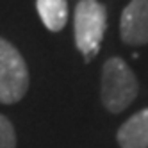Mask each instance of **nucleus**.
<instances>
[{
	"label": "nucleus",
	"instance_id": "f257e3e1",
	"mask_svg": "<svg viewBox=\"0 0 148 148\" xmlns=\"http://www.w3.org/2000/svg\"><path fill=\"white\" fill-rule=\"evenodd\" d=\"M137 95V80L129 64L111 57L102 68V102L111 112L125 111Z\"/></svg>",
	"mask_w": 148,
	"mask_h": 148
},
{
	"label": "nucleus",
	"instance_id": "f03ea898",
	"mask_svg": "<svg viewBox=\"0 0 148 148\" xmlns=\"http://www.w3.org/2000/svg\"><path fill=\"white\" fill-rule=\"evenodd\" d=\"M75 43L88 62L98 54L107 27L105 7L98 0H80L75 7Z\"/></svg>",
	"mask_w": 148,
	"mask_h": 148
},
{
	"label": "nucleus",
	"instance_id": "7ed1b4c3",
	"mask_svg": "<svg viewBox=\"0 0 148 148\" xmlns=\"http://www.w3.org/2000/svg\"><path fill=\"white\" fill-rule=\"evenodd\" d=\"M29 89V70L20 52L0 38V102L14 103Z\"/></svg>",
	"mask_w": 148,
	"mask_h": 148
},
{
	"label": "nucleus",
	"instance_id": "20e7f679",
	"mask_svg": "<svg viewBox=\"0 0 148 148\" xmlns=\"http://www.w3.org/2000/svg\"><path fill=\"white\" fill-rule=\"evenodd\" d=\"M120 30L127 45L148 43V0H130L121 13Z\"/></svg>",
	"mask_w": 148,
	"mask_h": 148
},
{
	"label": "nucleus",
	"instance_id": "39448f33",
	"mask_svg": "<svg viewBox=\"0 0 148 148\" xmlns=\"http://www.w3.org/2000/svg\"><path fill=\"white\" fill-rule=\"evenodd\" d=\"M116 137L121 148H148V109L136 112L127 120Z\"/></svg>",
	"mask_w": 148,
	"mask_h": 148
},
{
	"label": "nucleus",
	"instance_id": "423d86ee",
	"mask_svg": "<svg viewBox=\"0 0 148 148\" xmlns=\"http://www.w3.org/2000/svg\"><path fill=\"white\" fill-rule=\"evenodd\" d=\"M38 14L41 18L43 25L57 32L68 22V2L66 0H38L36 2Z\"/></svg>",
	"mask_w": 148,
	"mask_h": 148
},
{
	"label": "nucleus",
	"instance_id": "0eeeda50",
	"mask_svg": "<svg viewBox=\"0 0 148 148\" xmlns=\"http://www.w3.org/2000/svg\"><path fill=\"white\" fill-rule=\"evenodd\" d=\"M0 148H16V134L11 121L0 114Z\"/></svg>",
	"mask_w": 148,
	"mask_h": 148
}]
</instances>
